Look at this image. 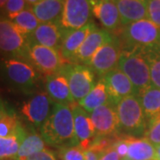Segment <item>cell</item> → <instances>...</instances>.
Listing matches in <instances>:
<instances>
[{"label":"cell","mask_w":160,"mask_h":160,"mask_svg":"<svg viewBox=\"0 0 160 160\" xmlns=\"http://www.w3.org/2000/svg\"><path fill=\"white\" fill-rule=\"evenodd\" d=\"M39 130L46 144L60 148L78 146L74 117L69 104L53 102L51 114Z\"/></svg>","instance_id":"1"},{"label":"cell","mask_w":160,"mask_h":160,"mask_svg":"<svg viewBox=\"0 0 160 160\" xmlns=\"http://www.w3.org/2000/svg\"><path fill=\"white\" fill-rule=\"evenodd\" d=\"M115 35L123 49H158L160 29L148 19H143L123 27Z\"/></svg>","instance_id":"2"},{"label":"cell","mask_w":160,"mask_h":160,"mask_svg":"<svg viewBox=\"0 0 160 160\" xmlns=\"http://www.w3.org/2000/svg\"><path fill=\"white\" fill-rule=\"evenodd\" d=\"M0 72L10 86L25 94H31L39 80V72L24 59H4L0 62Z\"/></svg>","instance_id":"3"},{"label":"cell","mask_w":160,"mask_h":160,"mask_svg":"<svg viewBox=\"0 0 160 160\" xmlns=\"http://www.w3.org/2000/svg\"><path fill=\"white\" fill-rule=\"evenodd\" d=\"M119 121V131L129 137H144L147 119L137 95L121 100L116 106Z\"/></svg>","instance_id":"4"},{"label":"cell","mask_w":160,"mask_h":160,"mask_svg":"<svg viewBox=\"0 0 160 160\" xmlns=\"http://www.w3.org/2000/svg\"><path fill=\"white\" fill-rule=\"evenodd\" d=\"M118 69L124 72L131 80L132 85L138 90V93L152 85L149 64L142 50L123 49L118 64Z\"/></svg>","instance_id":"5"},{"label":"cell","mask_w":160,"mask_h":160,"mask_svg":"<svg viewBox=\"0 0 160 160\" xmlns=\"http://www.w3.org/2000/svg\"><path fill=\"white\" fill-rule=\"evenodd\" d=\"M60 73L64 75L68 80L71 95L77 103L86 96L95 86L94 72L89 66L67 62Z\"/></svg>","instance_id":"6"},{"label":"cell","mask_w":160,"mask_h":160,"mask_svg":"<svg viewBox=\"0 0 160 160\" xmlns=\"http://www.w3.org/2000/svg\"><path fill=\"white\" fill-rule=\"evenodd\" d=\"M26 60L31 63L39 73L46 76L59 73L67 63L62 57L60 51L29 43V41Z\"/></svg>","instance_id":"7"},{"label":"cell","mask_w":160,"mask_h":160,"mask_svg":"<svg viewBox=\"0 0 160 160\" xmlns=\"http://www.w3.org/2000/svg\"><path fill=\"white\" fill-rule=\"evenodd\" d=\"M27 50L28 38L8 18L0 17V52L26 60Z\"/></svg>","instance_id":"8"},{"label":"cell","mask_w":160,"mask_h":160,"mask_svg":"<svg viewBox=\"0 0 160 160\" xmlns=\"http://www.w3.org/2000/svg\"><path fill=\"white\" fill-rule=\"evenodd\" d=\"M92 14L89 0H64L61 26L66 31L78 29L91 22Z\"/></svg>","instance_id":"9"},{"label":"cell","mask_w":160,"mask_h":160,"mask_svg":"<svg viewBox=\"0 0 160 160\" xmlns=\"http://www.w3.org/2000/svg\"><path fill=\"white\" fill-rule=\"evenodd\" d=\"M123 47L119 38L115 35L114 38L107 43L95 53L89 67L94 73L102 77L118 68Z\"/></svg>","instance_id":"10"},{"label":"cell","mask_w":160,"mask_h":160,"mask_svg":"<svg viewBox=\"0 0 160 160\" xmlns=\"http://www.w3.org/2000/svg\"><path fill=\"white\" fill-rule=\"evenodd\" d=\"M53 102L46 92H41L23 103L21 113L28 122L40 129L51 114Z\"/></svg>","instance_id":"11"},{"label":"cell","mask_w":160,"mask_h":160,"mask_svg":"<svg viewBox=\"0 0 160 160\" xmlns=\"http://www.w3.org/2000/svg\"><path fill=\"white\" fill-rule=\"evenodd\" d=\"M96 137H114L119 132V121L116 106L110 102L90 113Z\"/></svg>","instance_id":"12"},{"label":"cell","mask_w":160,"mask_h":160,"mask_svg":"<svg viewBox=\"0 0 160 160\" xmlns=\"http://www.w3.org/2000/svg\"><path fill=\"white\" fill-rule=\"evenodd\" d=\"M101 79L105 84L109 102L114 106H117L124 98L138 94V90L132 85L131 80L118 68L103 76Z\"/></svg>","instance_id":"13"},{"label":"cell","mask_w":160,"mask_h":160,"mask_svg":"<svg viewBox=\"0 0 160 160\" xmlns=\"http://www.w3.org/2000/svg\"><path fill=\"white\" fill-rule=\"evenodd\" d=\"M70 107L74 117L75 135L78 146L86 151L91 149L93 141L96 137L90 118V113H88L77 102L70 105Z\"/></svg>","instance_id":"14"},{"label":"cell","mask_w":160,"mask_h":160,"mask_svg":"<svg viewBox=\"0 0 160 160\" xmlns=\"http://www.w3.org/2000/svg\"><path fill=\"white\" fill-rule=\"evenodd\" d=\"M92 13L102 25L104 29L117 33L123 28L114 0H89Z\"/></svg>","instance_id":"15"},{"label":"cell","mask_w":160,"mask_h":160,"mask_svg":"<svg viewBox=\"0 0 160 160\" xmlns=\"http://www.w3.org/2000/svg\"><path fill=\"white\" fill-rule=\"evenodd\" d=\"M115 35L106 29L96 28L87 36L77 53L75 62L89 66L92 59L104 45L114 38Z\"/></svg>","instance_id":"16"},{"label":"cell","mask_w":160,"mask_h":160,"mask_svg":"<svg viewBox=\"0 0 160 160\" xmlns=\"http://www.w3.org/2000/svg\"><path fill=\"white\" fill-rule=\"evenodd\" d=\"M96 28L97 26L95 23L91 21L78 29L70 31L65 30L62 46L60 48V53L66 62H75L77 53L83 45L84 41L86 40L87 36Z\"/></svg>","instance_id":"17"},{"label":"cell","mask_w":160,"mask_h":160,"mask_svg":"<svg viewBox=\"0 0 160 160\" xmlns=\"http://www.w3.org/2000/svg\"><path fill=\"white\" fill-rule=\"evenodd\" d=\"M64 33L65 30L61 24L40 23L34 32L28 37V41L60 51Z\"/></svg>","instance_id":"18"},{"label":"cell","mask_w":160,"mask_h":160,"mask_svg":"<svg viewBox=\"0 0 160 160\" xmlns=\"http://www.w3.org/2000/svg\"><path fill=\"white\" fill-rule=\"evenodd\" d=\"M119 12L123 27L128 24L147 19V0H114Z\"/></svg>","instance_id":"19"},{"label":"cell","mask_w":160,"mask_h":160,"mask_svg":"<svg viewBox=\"0 0 160 160\" xmlns=\"http://www.w3.org/2000/svg\"><path fill=\"white\" fill-rule=\"evenodd\" d=\"M46 92L54 102L72 105L76 102L71 95L68 80L62 73L46 76Z\"/></svg>","instance_id":"20"},{"label":"cell","mask_w":160,"mask_h":160,"mask_svg":"<svg viewBox=\"0 0 160 160\" xmlns=\"http://www.w3.org/2000/svg\"><path fill=\"white\" fill-rule=\"evenodd\" d=\"M64 0H42L31 6V10L40 23L61 24Z\"/></svg>","instance_id":"21"},{"label":"cell","mask_w":160,"mask_h":160,"mask_svg":"<svg viewBox=\"0 0 160 160\" xmlns=\"http://www.w3.org/2000/svg\"><path fill=\"white\" fill-rule=\"evenodd\" d=\"M137 97L142 107L147 122L160 115V88L150 85L139 92Z\"/></svg>","instance_id":"22"},{"label":"cell","mask_w":160,"mask_h":160,"mask_svg":"<svg viewBox=\"0 0 160 160\" xmlns=\"http://www.w3.org/2000/svg\"><path fill=\"white\" fill-rule=\"evenodd\" d=\"M128 152L126 158L131 160H155L156 146L145 137L127 136Z\"/></svg>","instance_id":"23"},{"label":"cell","mask_w":160,"mask_h":160,"mask_svg":"<svg viewBox=\"0 0 160 160\" xmlns=\"http://www.w3.org/2000/svg\"><path fill=\"white\" fill-rule=\"evenodd\" d=\"M108 102H109L108 92L105 84L102 80L100 79L97 84H95V86L92 88L91 91L87 93V95L78 103L88 113H91L95 109Z\"/></svg>","instance_id":"24"},{"label":"cell","mask_w":160,"mask_h":160,"mask_svg":"<svg viewBox=\"0 0 160 160\" xmlns=\"http://www.w3.org/2000/svg\"><path fill=\"white\" fill-rule=\"evenodd\" d=\"M46 143L40 133L35 131H27L21 143L19 152L14 160H26L29 157L46 149Z\"/></svg>","instance_id":"25"},{"label":"cell","mask_w":160,"mask_h":160,"mask_svg":"<svg viewBox=\"0 0 160 160\" xmlns=\"http://www.w3.org/2000/svg\"><path fill=\"white\" fill-rule=\"evenodd\" d=\"M27 133V130L23 127L17 133L7 136L0 137V160L15 159L21 143Z\"/></svg>","instance_id":"26"},{"label":"cell","mask_w":160,"mask_h":160,"mask_svg":"<svg viewBox=\"0 0 160 160\" xmlns=\"http://www.w3.org/2000/svg\"><path fill=\"white\" fill-rule=\"evenodd\" d=\"M8 19L27 38L34 32L40 24L39 21L38 20V18L36 17L34 12L31 10V7Z\"/></svg>","instance_id":"27"},{"label":"cell","mask_w":160,"mask_h":160,"mask_svg":"<svg viewBox=\"0 0 160 160\" xmlns=\"http://www.w3.org/2000/svg\"><path fill=\"white\" fill-rule=\"evenodd\" d=\"M22 128V122L18 116L11 109H8L0 117V137L13 135Z\"/></svg>","instance_id":"28"},{"label":"cell","mask_w":160,"mask_h":160,"mask_svg":"<svg viewBox=\"0 0 160 160\" xmlns=\"http://www.w3.org/2000/svg\"><path fill=\"white\" fill-rule=\"evenodd\" d=\"M142 52L149 64L151 84L160 88V51L158 49L149 48L142 50Z\"/></svg>","instance_id":"29"},{"label":"cell","mask_w":160,"mask_h":160,"mask_svg":"<svg viewBox=\"0 0 160 160\" xmlns=\"http://www.w3.org/2000/svg\"><path fill=\"white\" fill-rule=\"evenodd\" d=\"M144 137L155 146L160 145V115L156 116L147 122Z\"/></svg>","instance_id":"30"},{"label":"cell","mask_w":160,"mask_h":160,"mask_svg":"<svg viewBox=\"0 0 160 160\" xmlns=\"http://www.w3.org/2000/svg\"><path fill=\"white\" fill-rule=\"evenodd\" d=\"M59 156L62 160H86V151L78 146L62 147Z\"/></svg>","instance_id":"31"},{"label":"cell","mask_w":160,"mask_h":160,"mask_svg":"<svg viewBox=\"0 0 160 160\" xmlns=\"http://www.w3.org/2000/svg\"><path fill=\"white\" fill-rule=\"evenodd\" d=\"M28 8H29V5L25 0H8L3 9L7 17L10 18Z\"/></svg>","instance_id":"32"},{"label":"cell","mask_w":160,"mask_h":160,"mask_svg":"<svg viewBox=\"0 0 160 160\" xmlns=\"http://www.w3.org/2000/svg\"><path fill=\"white\" fill-rule=\"evenodd\" d=\"M147 19L160 29V0H147Z\"/></svg>","instance_id":"33"},{"label":"cell","mask_w":160,"mask_h":160,"mask_svg":"<svg viewBox=\"0 0 160 160\" xmlns=\"http://www.w3.org/2000/svg\"><path fill=\"white\" fill-rule=\"evenodd\" d=\"M112 147L117 151V153L118 154L120 158H126L127 152H128V140H127V136L125 138L117 139L114 142V143H113Z\"/></svg>","instance_id":"34"},{"label":"cell","mask_w":160,"mask_h":160,"mask_svg":"<svg viewBox=\"0 0 160 160\" xmlns=\"http://www.w3.org/2000/svg\"><path fill=\"white\" fill-rule=\"evenodd\" d=\"M26 160H56V157L50 149H46L30 156Z\"/></svg>","instance_id":"35"},{"label":"cell","mask_w":160,"mask_h":160,"mask_svg":"<svg viewBox=\"0 0 160 160\" xmlns=\"http://www.w3.org/2000/svg\"><path fill=\"white\" fill-rule=\"evenodd\" d=\"M98 160H120V157L113 147L104 150L101 153H98Z\"/></svg>","instance_id":"36"},{"label":"cell","mask_w":160,"mask_h":160,"mask_svg":"<svg viewBox=\"0 0 160 160\" xmlns=\"http://www.w3.org/2000/svg\"><path fill=\"white\" fill-rule=\"evenodd\" d=\"M86 160H98V155L93 150L88 149L86 151Z\"/></svg>","instance_id":"37"},{"label":"cell","mask_w":160,"mask_h":160,"mask_svg":"<svg viewBox=\"0 0 160 160\" xmlns=\"http://www.w3.org/2000/svg\"><path fill=\"white\" fill-rule=\"evenodd\" d=\"M7 110H8V109L6 108L5 103L3 102V101H2L1 98H0V117L3 114H5Z\"/></svg>","instance_id":"38"},{"label":"cell","mask_w":160,"mask_h":160,"mask_svg":"<svg viewBox=\"0 0 160 160\" xmlns=\"http://www.w3.org/2000/svg\"><path fill=\"white\" fill-rule=\"evenodd\" d=\"M155 160H160V145L156 146V156Z\"/></svg>","instance_id":"39"},{"label":"cell","mask_w":160,"mask_h":160,"mask_svg":"<svg viewBox=\"0 0 160 160\" xmlns=\"http://www.w3.org/2000/svg\"><path fill=\"white\" fill-rule=\"evenodd\" d=\"M28 4H29V6H34L36 4H38V3H39L40 1H42V0H25Z\"/></svg>","instance_id":"40"},{"label":"cell","mask_w":160,"mask_h":160,"mask_svg":"<svg viewBox=\"0 0 160 160\" xmlns=\"http://www.w3.org/2000/svg\"><path fill=\"white\" fill-rule=\"evenodd\" d=\"M7 1H8V0H0V9H1V8H4V6H6Z\"/></svg>","instance_id":"41"},{"label":"cell","mask_w":160,"mask_h":160,"mask_svg":"<svg viewBox=\"0 0 160 160\" xmlns=\"http://www.w3.org/2000/svg\"><path fill=\"white\" fill-rule=\"evenodd\" d=\"M120 160H131V159H129L128 158H121Z\"/></svg>","instance_id":"42"},{"label":"cell","mask_w":160,"mask_h":160,"mask_svg":"<svg viewBox=\"0 0 160 160\" xmlns=\"http://www.w3.org/2000/svg\"><path fill=\"white\" fill-rule=\"evenodd\" d=\"M158 49L160 51V39H159V42H158Z\"/></svg>","instance_id":"43"}]
</instances>
